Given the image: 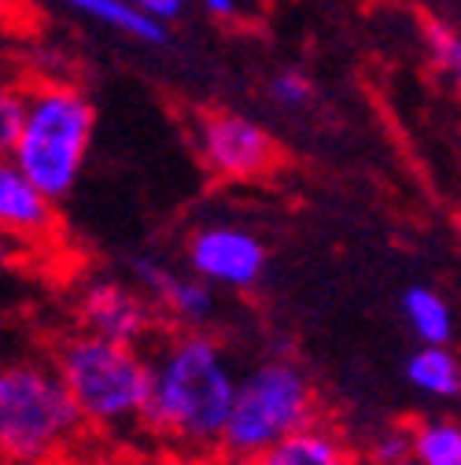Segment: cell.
I'll use <instances>...</instances> for the list:
<instances>
[{
	"mask_svg": "<svg viewBox=\"0 0 461 465\" xmlns=\"http://www.w3.org/2000/svg\"><path fill=\"white\" fill-rule=\"evenodd\" d=\"M52 370L64 381L82 425L100 432H123L144 421L152 373L137 347L74 332L55 347Z\"/></svg>",
	"mask_w": 461,
	"mask_h": 465,
	"instance_id": "obj_3",
	"label": "cell"
},
{
	"mask_svg": "<svg viewBox=\"0 0 461 465\" xmlns=\"http://www.w3.org/2000/svg\"><path fill=\"white\" fill-rule=\"evenodd\" d=\"M395 465H414V461H410V458H407V461H395Z\"/></svg>",
	"mask_w": 461,
	"mask_h": 465,
	"instance_id": "obj_24",
	"label": "cell"
},
{
	"mask_svg": "<svg viewBox=\"0 0 461 465\" xmlns=\"http://www.w3.org/2000/svg\"><path fill=\"white\" fill-rule=\"evenodd\" d=\"M410 461L414 465H461V421L457 418H421L410 425Z\"/></svg>",
	"mask_w": 461,
	"mask_h": 465,
	"instance_id": "obj_15",
	"label": "cell"
},
{
	"mask_svg": "<svg viewBox=\"0 0 461 465\" xmlns=\"http://www.w3.org/2000/svg\"><path fill=\"white\" fill-rule=\"evenodd\" d=\"M23 114H26V89L19 85H5L0 89V155H12L19 134H23Z\"/></svg>",
	"mask_w": 461,
	"mask_h": 465,
	"instance_id": "obj_17",
	"label": "cell"
},
{
	"mask_svg": "<svg viewBox=\"0 0 461 465\" xmlns=\"http://www.w3.org/2000/svg\"><path fill=\"white\" fill-rule=\"evenodd\" d=\"M369 465H395L410 458V425H387L366 447Z\"/></svg>",
	"mask_w": 461,
	"mask_h": 465,
	"instance_id": "obj_18",
	"label": "cell"
},
{
	"mask_svg": "<svg viewBox=\"0 0 461 465\" xmlns=\"http://www.w3.org/2000/svg\"><path fill=\"white\" fill-rule=\"evenodd\" d=\"M407 381L432 402H454L461 399V359L450 347H417L407 359Z\"/></svg>",
	"mask_w": 461,
	"mask_h": 465,
	"instance_id": "obj_13",
	"label": "cell"
},
{
	"mask_svg": "<svg viewBox=\"0 0 461 465\" xmlns=\"http://www.w3.org/2000/svg\"><path fill=\"white\" fill-rule=\"evenodd\" d=\"M425 45L432 64L439 67V74L461 89V30L446 26V23H428L425 26Z\"/></svg>",
	"mask_w": 461,
	"mask_h": 465,
	"instance_id": "obj_16",
	"label": "cell"
},
{
	"mask_svg": "<svg viewBox=\"0 0 461 465\" xmlns=\"http://www.w3.org/2000/svg\"><path fill=\"white\" fill-rule=\"evenodd\" d=\"M5 85H8V82H5V74H0V89H5Z\"/></svg>",
	"mask_w": 461,
	"mask_h": 465,
	"instance_id": "obj_26",
	"label": "cell"
},
{
	"mask_svg": "<svg viewBox=\"0 0 461 465\" xmlns=\"http://www.w3.org/2000/svg\"><path fill=\"white\" fill-rule=\"evenodd\" d=\"M130 5H133L144 19H152V23H159V26L174 23V19L185 12V0H130Z\"/></svg>",
	"mask_w": 461,
	"mask_h": 465,
	"instance_id": "obj_20",
	"label": "cell"
},
{
	"mask_svg": "<svg viewBox=\"0 0 461 465\" xmlns=\"http://www.w3.org/2000/svg\"><path fill=\"white\" fill-rule=\"evenodd\" d=\"M457 232H461V211H457Z\"/></svg>",
	"mask_w": 461,
	"mask_h": 465,
	"instance_id": "obj_25",
	"label": "cell"
},
{
	"mask_svg": "<svg viewBox=\"0 0 461 465\" xmlns=\"http://www.w3.org/2000/svg\"><path fill=\"white\" fill-rule=\"evenodd\" d=\"M52 203L23 178L12 159L0 155V237L34 241L52 229Z\"/></svg>",
	"mask_w": 461,
	"mask_h": 465,
	"instance_id": "obj_11",
	"label": "cell"
},
{
	"mask_svg": "<svg viewBox=\"0 0 461 465\" xmlns=\"http://www.w3.org/2000/svg\"><path fill=\"white\" fill-rule=\"evenodd\" d=\"M12 262V241L8 237H0V270H5Z\"/></svg>",
	"mask_w": 461,
	"mask_h": 465,
	"instance_id": "obj_22",
	"label": "cell"
},
{
	"mask_svg": "<svg viewBox=\"0 0 461 465\" xmlns=\"http://www.w3.org/2000/svg\"><path fill=\"white\" fill-rule=\"evenodd\" d=\"M93 100L64 78H44L26 89L23 134L8 159L48 203H55L71 196V189L78 185L93 148Z\"/></svg>",
	"mask_w": 461,
	"mask_h": 465,
	"instance_id": "obj_2",
	"label": "cell"
},
{
	"mask_svg": "<svg viewBox=\"0 0 461 465\" xmlns=\"http://www.w3.org/2000/svg\"><path fill=\"white\" fill-rule=\"evenodd\" d=\"M203 5V12L207 15H214V19H240L244 15V0H200Z\"/></svg>",
	"mask_w": 461,
	"mask_h": 465,
	"instance_id": "obj_21",
	"label": "cell"
},
{
	"mask_svg": "<svg viewBox=\"0 0 461 465\" xmlns=\"http://www.w3.org/2000/svg\"><path fill=\"white\" fill-rule=\"evenodd\" d=\"M196 148L207 170L225 182H255L277 166L273 137L237 111H211L196 130Z\"/></svg>",
	"mask_w": 461,
	"mask_h": 465,
	"instance_id": "obj_6",
	"label": "cell"
},
{
	"mask_svg": "<svg viewBox=\"0 0 461 465\" xmlns=\"http://www.w3.org/2000/svg\"><path fill=\"white\" fill-rule=\"evenodd\" d=\"M270 96L280 104V107H288V111H299V107H307L310 100H314V82L303 74V71H277L273 78H270Z\"/></svg>",
	"mask_w": 461,
	"mask_h": 465,
	"instance_id": "obj_19",
	"label": "cell"
},
{
	"mask_svg": "<svg viewBox=\"0 0 461 465\" xmlns=\"http://www.w3.org/2000/svg\"><path fill=\"white\" fill-rule=\"evenodd\" d=\"M133 277H137V288L152 300V307L162 311L170 322H178L181 332H203V325L214 322V311H218L214 288L196 273H181L174 266H166L162 259L137 255Z\"/></svg>",
	"mask_w": 461,
	"mask_h": 465,
	"instance_id": "obj_9",
	"label": "cell"
},
{
	"mask_svg": "<svg viewBox=\"0 0 461 465\" xmlns=\"http://www.w3.org/2000/svg\"><path fill=\"white\" fill-rule=\"evenodd\" d=\"M237 465H362V461H358V450L348 443V436L339 429L314 421Z\"/></svg>",
	"mask_w": 461,
	"mask_h": 465,
	"instance_id": "obj_10",
	"label": "cell"
},
{
	"mask_svg": "<svg viewBox=\"0 0 461 465\" xmlns=\"http://www.w3.org/2000/svg\"><path fill=\"white\" fill-rule=\"evenodd\" d=\"M318 421V391L292 359H266L237 377L221 450L244 461Z\"/></svg>",
	"mask_w": 461,
	"mask_h": 465,
	"instance_id": "obj_5",
	"label": "cell"
},
{
	"mask_svg": "<svg viewBox=\"0 0 461 465\" xmlns=\"http://www.w3.org/2000/svg\"><path fill=\"white\" fill-rule=\"evenodd\" d=\"M189 273L211 288L248 292L266 273V244L244 225H207L189 241Z\"/></svg>",
	"mask_w": 461,
	"mask_h": 465,
	"instance_id": "obj_7",
	"label": "cell"
},
{
	"mask_svg": "<svg viewBox=\"0 0 461 465\" xmlns=\"http://www.w3.org/2000/svg\"><path fill=\"white\" fill-rule=\"evenodd\" d=\"M402 322L417 336V347H450L457 336V318L450 303L428 284H414L402 292Z\"/></svg>",
	"mask_w": 461,
	"mask_h": 465,
	"instance_id": "obj_12",
	"label": "cell"
},
{
	"mask_svg": "<svg viewBox=\"0 0 461 465\" xmlns=\"http://www.w3.org/2000/svg\"><path fill=\"white\" fill-rule=\"evenodd\" d=\"M144 425L185 454L221 450L237 370L211 332H178L148 359Z\"/></svg>",
	"mask_w": 461,
	"mask_h": 465,
	"instance_id": "obj_1",
	"label": "cell"
},
{
	"mask_svg": "<svg viewBox=\"0 0 461 465\" xmlns=\"http://www.w3.org/2000/svg\"><path fill=\"white\" fill-rule=\"evenodd\" d=\"M82 429L85 425L52 366H0V454L8 461L52 465L78 443Z\"/></svg>",
	"mask_w": 461,
	"mask_h": 465,
	"instance_id": "obj_4",
	"label": "cell"
},
{
	"mask_svg": "<svg viewBox=\"0 0 461 465\" xmlns=\"http://www.w3.org/2000/svg\"><path fill=\"white\" fill-rule=\"evenodd\" d=\"M60 8L89 19V23H100V26H111L133 41H144V45H162L166 41V26L144 19L130 0H55Z\"/></svg>",
	"mask_w": 461,
	"mask_h": 465,
	"instance_id": "obj_14",
	"label": "cell"
},
{
	"mask_svg": "<svg viewBox=\"0 0 461 465\" xmlns=\"http://www.w3.org/2000/svg\"><path fill=\"white\" fill-rule=\"evenodd\" d=\"M155 307L152 300L141 292L137 284L126 281H111V277H96L82 288L78 296V322L82 332L123 343V347H137L152 340L155 332Z\"/></svg>",
	"mask_w": 461,
	"mask_h": 465,
	"instance_id": "obj_8",
	"label": "cell"
},
{
	"mask_svg": "<svg viewBox=\"0 0 461 465\" xmlns=\"http://www.w3.org/2000/svg\"><path fill=\"white\" fill-rule=\"evenodd\" d=\"M0 465H15V461H8V458H5V454H0Z\"/></svg>",
	"mask_w": 461,
	"mask_h": 465,
	"instance_id": "obj_23",
	"label": "cell"
}]
</instances>
